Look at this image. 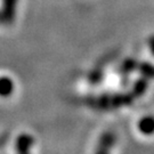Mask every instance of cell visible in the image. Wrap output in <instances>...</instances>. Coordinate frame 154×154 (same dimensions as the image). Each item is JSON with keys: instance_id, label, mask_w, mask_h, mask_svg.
<instances>
[{"instance_id": "obj_1", "label": "cell", "mask_w": 154, "mask_h": 154, "mask_svg": "<svg viewBox=\"0 0 154 154\" xmlns=\"http://www.w3.org/2000/svg\"><path fill=\"white\" fill-rule=\"evenodd\" d=\"M18 0H2L1 11H0V21L9 25L15 21L16 8Z\"/></svg>"}, {"instance_id": "obj_2", "label": "cell", "mask_w": 154, "mask_h": 154, "mask_svg": "<svg viewBox=\"0 0 154 154\" xmlns=\"http://www.w3.org/2000/svg\"><path fill=\"white\" fill-rule=\"evenodd\" d=\"M34 144V139L32 136L28 134L20 135L16 139V151L18 153H28Z\"/></svg>"}, {"instance_id": "obj_3", "label": "cell", "mask_w": 154, "mask_h": 154, "mask_svg": "<svg viewBox=\"0 0 154 154\" xmlns=\"http://www.w3.org/2000/svg\"><path fill=\"white\" fill-rule=\"evenodd\" d=\"M15 85L9 77L1 75L0 77V97H8L14 93Z\"/></svg>"}, {"instance_id": "obj_4", "label": "cell", "mask_w": 154, "mask_h": 154, "mask_svg": "<svg viewBox=\"0 0 154 154\" xmlns=\"http://www.w3.org/2000/svg\"><path fill=\"white\" fill-rule=\"evenodd\" d=\"M138 127L143 134H152L154 131V119L152 116H145V119L139 121Z\"/></svg>"}]
</instances>
